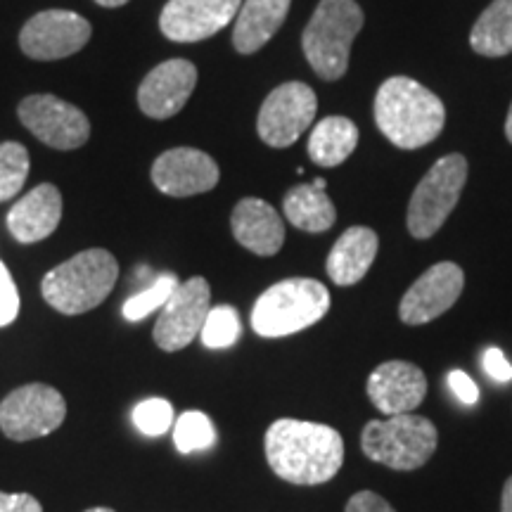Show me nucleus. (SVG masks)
<instances>
[{
  "instance_id": "f257e3e1",
  "label": "nucleus",
  "mask_w": 512,
  "mask_h": 512,
  "mask_svg": "<svg viewBox=\"0 0 512 512\" xmlns=\"http://www.w3.org/2000/svg\"><path fill=\"white\" fill-rule=\"evenodd\" d=\"M266 458L285 482L316 486L330 482L342 470L344 441L335 427L283 418L268 427Z\"/></svg>"
},
{
  "instance_id": "f03ea898",
  "label": "nucleus",
  "mask_w": 512,
  "mask_h": 512,
  "mask_svg": "<svg viewBox=\"0 0 512 512\" xmlns=\"http://www.w3.org/2000/svg\"><path fill=\"white\" fill-rule=\"evenodd\" d=\"M444 121V102L408 76L387 79L375 95V124L401 150L430 145L439 138Z\"/></svg>"
},
{
  "instance_id": "7ed1b4c3",
  "label": "nucleus",
  "mask_w": 512,
  "mask_h": 512,
  "mask_svg": "<svg viewBox=\"0 0 512 512\" xmlns=\"http://www.w3.org/2000/svg\"><path fill=\"white\" fill-rule=\"evenodd\" d=\"M119 278L117 259L107 249H86L55 266L41 283L43 299L64 316H79L110 297Z\"/></svg>"
},
{
  "instance_id": "20e7f679",
  "label": "nucleus",
  "mask_w": 512,
  "mask_h": 512,
  "mask_svg": "<svg viewBox=\"0 0 512 512\" xmlns=\"http://www.w3.org/2000/svg\"><path fill=\"white\" fill-rule=\"evenodd\" d=\"M361 27L363 10L354 0H320L302 36L306 60L320 79L337 81L347 74L351 43Z\"/></svg>"
},
{
  "instance_id": "39448f33",
  "label": "nucleus",
  "mask_w": 512,
  "mask_h": 512,
  "mask_svg": "<svg viewBox=\"0 0 512 512\" xmlns=\"http://www.w3.org/2000/svg\"><path fill=\"white\" fill-rule=\"evenodd\" d=\"M330 309L328 287L311 278H290L256 299L252 328L256 335L275 339L311 328Z\"/></svg>"
},
{
  "instance_id": "423d86ee",
  "label": "nucleus",
  "mask_w": 512,
  "mask_h": 512,
  "mask_svg": "<svg viewBox=\"0 0 512 512\" xmlns=\"http://www.w3.org/2000/svg\"><path fill=\"white\" fill-rule=\"evenodd\" d=\"M439 444L437 427L420 415L403 413L387 420L368 422L361 434L363 453L373 463L392 470H418L434 456Z\"/></svg>"
},
{
  "instance_id": "0eeeda50",
  "label": "nucleus",
  "mask_w": 512,
  "mask_h": 512,
  "mask_svg": "<svg viewBox=\"0 0 512 512\" xmlns=\"http://www.w3.org/2000/svg\"><path fill=\"white\" fill-rule=\"evenodd\" d=\"M467 181V159L446 155L427 171L408 204V230L413 238L427 240L444 226L460 200Z\"/></svg>"
},
{
  "instance_id": "6e6552de",
  "label": "nucleus",
  "mask_w": 512,
  "mask_h": 512,
  "mask_svg": "<svg viewBox=\"0 0 512 512\" xmlns=\"http://www.w3.org/2000/svg\"><path fill=\"white\" fill-rule=\"evenodd\" d=\"M67 415L64 396L48 384H24L0 403V430L12 441H31L55 432Z\"/></svg>"
},
{
  "instance_id": "1a4fd4ad",
  "label": "nucleus",
  "mask_w": 512,
  "mask_h": 512,
  "mask_svg": "<svg viewBox=\"0 0 512 512\" xmlns=\"http://www.w3.org/2000/svg\"><path fill=\"white\" fill-rule=\"evenodd\" d=\"M318 100L311 86L290 81L278 86L261 105L256 131L271 147H290L313 124Z\"/></svg>"
},
{
  "instance_id": "9d476101",
  "label": "nucleus",
  "mask_w": 512,
  "mask_h": 512,
  "mask_svg": "<svg viewBox=\"0 0 512 512\" xmlns=\"http://www.w3.org/2000/svg\"><path fill=\"white\" fill-rule=\"evenodd\" d=\"M91 34L93 29L88 19L76 12L46 10L24 24L22 34H19V46L31 60L53 62L79 53L91 41Z\"/></svg>"
},
{
  "instance_id": "9b49d317",
  "label": "nucleus",
  "mask_w": 512,
  "mask_h": 512,
  "mask_svg": "<svg viewBox=\"0 0 512 512\" xmlns=\"http://www.w3.org/2000/svg\"><path fill=\"white\" fill-rule=\"evenodd\" d=\"M19 121L53 150H76L91 138V121L79 107L55 95H29L19 102Z\"/></svg>"
},
{
  "instance_id": "f8f14e48",
  "label": "nucleus",
  "mask_w": 512,
  "mask_h": 512,
  "mask_svg": "<svg viewBox=\"0 0 512 512\" xmlns=\"http://www.w3.org/2000/svg\"><path fill=\"white\" fill-rule=\"evenodd\" d=\"M211 290L204 278H190L176 287L155 325V342L164 351H181L200 337L209 316Z\"/></svg>"
},
{
  "instance_id": "ddd939ff",
  "label": "nucleus",
  "mask_w": 512,
  "mask_h": 512,
  "mask_svg": "<svg viewBox=\"0 0 512 512\" xmlns=\"http://www.w3.org/2000/svg\"><path fill=\"white\" fill-rule=\"evenodd\" d=\"M242 0H169L159 29L169 41L197 43L226 29L238 17Z\"/></svg>"
},
{
  "instance_id": "4468645a",
  "label": "nucleus",
  "mask_w": 512,
  "mask_h": 512,
  "mask_svg": "<svg viewBox=\"0 0 512 512\" xmlns=\"http://www.w3.org/2000/svg\"><path fill=\"white\" fill-rule=\"evenodd\" d=\"M463 285V268L451 264V261L434 264L403 294L399 306L401 320L406 325H425L439 318L441 313H446L458 302Z\"/></svg>"
},
{
  "instance_id": "2eb2a0df",
  "label": "nucleus",
  "mask_w": 512,
  "mask_h": 512,
  "mask_svg": "<svg viewBox=\"0 0 512 512\" xmlns=\"http://www.w3.org/2000/svg\"><path fill=\"white\" fill-rule=\"evenodd\" d=\"M219 164L195 147H174L152 164V183L169 197H192L216 188Z\"/></svg>"
},
{
  "instance_id": "dca6fc26",
  "label": "nucleus",
  "mask_w": 512,
  "mask_h": 512,
  "mask_svg": "<svg viewBox=\"0 0 512 512\" xmlns=\"http://www.w3.org/2000/svg\"><path fill=\"white\" fill-rule=\"evenodd\" d=\"M197 86V67L188 60H166L145 76L138 105L145 117L171 119L183 110Z\"/></svg>"
},
{
  "instance_id": "f3484780",
  "label": "nucleus",
  "mask_w": 512,
  "mask_h": 512,
  "mask_svg": "<svg viewBox=\"0 0 512 512\" xmlns=\"http://www.w3.org/2000/svg\"><path fill=\"white\" fill-rule=\"evenodd\" d=\"M427 377L408 361H387L368 377V396L384 415L413 413L425 401Z\"/></svg>"
},
{
  "instance_id": "a211bd4d",
  "label": "nucleus",
  "mask_w": 512,
  "mask_h": 512,
  "mask_svg": "<svg viewBox=\"0 0 512 512\" xmlns=\"http://www.w3.org/2000/svg\"><path fill=\"white\" fill-rule=\"evenodd\" d=\"M62 219V195L55 185L43 183L19 200L8 214L12 238L22 245L46 240L55 233Z\"/></svg>"
},
{
  "instance_id": "6ab92c4d",
  "label": "nucleus",
  "mask_w": 512,
  "mask_h": 512,
  "mask_svg": "<svg viewBox=\"0 0 512 512\" xmlns=\"http://www.w3.org/2000/svg\"><path fill=\"white\" fill-rule=\"evenodd\" d=\"M230 228L242 247L259 256L278 254L285 242V226L280 214L271 204L256 197H247L235 204Z\"/></svg>"
},
{
  "instance_id": "aec40b11",
  "label": "nucleus",
  "mask_w": 512,
  "mask_h": 512,
  "mask_svg": "<svg viewBox=\"0 0 512 512\" xmlns=\"http://www.w3.org/2000/svg\"><path fill=\"white\" fill-rule=\"evenodd\" d=\"M292 0H245L235 17L233 46L240 55H254L285 24Z\"/></svg>"
},
{
  "instance_id": "412c9836",
  "label": "nucleus",
  "mask_w": 512,
  "mask_h": 512,
  "mask_svg": "<svg viewBox=\"0 0 512 512\" xmlns=\"http://www.w3.org/2000/svg\"><path fill=\"white\" fill-rule=\"evenodd\" d=\"M377 256V235L366 226H354L342 235L328 256V275L332 283L356 285L370 271Z\"/></svg>"
},
{
  "instance_id": "4be33fe9",
  "label": "nucleus",
  "mask_w": 512,
  "mask_h": 512,
  "mask_svg": "<svg viewBox=\"0 0 512 512\" xmlns=\"http://www.w3.org/2000/svg\"><path fill=\"white\" fill-rule=\"evenodd\" d=\"M325 178H316L309 185H294L283 200L285 219L294 228L306 230V233H325L335 226L337 211L335 204L325 192Z\"/></svg>"
},
{
  "instance_id": "5701e85b",
  "label": "nucleus",
  "mask_w": 512,
  "mask_h": 512,
  "mask_svg": "<svg viewBox=\"0 0 512 512\" xmlns=\"http://www.w3.org/2000/svg\"><path fill=\"white\" fill-rule=\"evenodd\" d=\"M358 145V128L347 117H325L320 124L311 131L309 138V157L313 164L325 166H339L347 162L351 152Z\"/></svg>"
},
{
  "instance_id": "b1692460",
  "label": "nucleus",
  "mask_w": 512,
  "mask_h": 512,
  "mask_svg": "<svg viewBox=\"0 0 512 512\" xmlns=\"http://www.w3.org/2000/svg\"><path fill=\"white\" fill-rule=\"evenodd\" d=\"M470 46L484 57L512 53V0H494L472 27Z\"/></svg>"
},
{
  "instance_id": "393cba45",
  "label": "nucleus",
  "mask_w": 512,
  "mask_h": 512,
  "mask_svg": "<svg viewBox=\"0 0 512 512\" xmlns=\"http://www.w3.org/2000/svg\"><path fill=\"white\" fill-rule=\"evenodd\" d=\"M181 285V280L176 278L174 273H162L152 280L145 290H140L138 294H133L131 299H126L124 304V318L131 320V323H138L150 316L152 311L162 309V306L169 302L171 294L176 292V287Z\"/></svg>"
},
{
  "instance_id": "a878e982",
  "label": "nucleus",
  "mask_w": 512,
  "mask_h": 512,
  "mask_svg": "<svg viewBox=\"0 0 512 512\" xmlns=\"http://www.w3.org/2000/svg\"><path fill=\"white\" fill-rule=\"evenodd\" d=\"M174 444L181 453L207 451L216 444V430L209 415L200 411H188L174 422Z\"/></svg>"
},
{
  "instance_id": "bb28decb",
  "label": "nucleus",
  "mask_w": 512,
  "mask_h": 512,
  "mask_svg": "<svg viewBox=\"0 0 512 512\" xmlns=\"http://www.w3.org/2000/svg\"><path fill=\"white\" fill-rule=\"evenodd\" d=\"M240 313L233 306H214L202 325V344L207 349H228L240 339Z\"/></svg>"
},
{
  "instance_id": "cd10ccee",
  "label": "nucleus",
  "mask_w": 512,
  "mask_h": 512,
  "mask_svg": "<svg viewBox=\"0 0 512 512\" xmlns=\"http://www.w3.org/2000/svg\"><path fill=\"white\" fill-rule=\"evenodd\" d=\"M29 176V152L19 143L0 145V202H8L24 188Z\"/></svg>"
},
{
  "instance_id": "c85d7f7f",
  "label": "nucleus",
  "mask_w": 512,
  "mask_h": 512,
  "mask_svg": "<svg viewBox=\"0 0 512 512\" xmlns=\"http://www.w3.org/2000/svg\"><path fill=\"white\" fill-rule=\"evenodd\" d=\"M131 420L136 430L145 437H162L174 427L176 415L174 406L166 399H145L133 408Z\"/></svg>"
},
{
  "instance_id": "c756f323",
  "label": "nucleus",
  "mask_w": 512,
  "mask_h": 512,
  "mask_svg": "<svg viewBox=\"0 0 512 512\" xmlns=\"http://www.w3.org/2000/svg\"><path fill=\"white\" fill-rule=\"evenodd\" d=\"M19 313V292L15 280L3 261H0V328L10 325Z\"/></svg>"
},
{
  "instance_id": "7c9ffc66",
  "label": "nucleus",
  "mask_w": 512,
  "mask_h": 512,
  "mask_svg": "<svg viewBox=\"0 0 512 512\" xmlns=\"http://www.w3.org/2000/svg\"><path fill=\"white\" fill-rule=\"evenodd\" d=\"M482 366L486 375L494 377L496 382H510L512 380V363L505 358V354L498 347H489L482 356Z\"/></svg>"
},
{
  "instance_id": "2f4dec72",
  "label": "nucleus",
  "mask_w": 512,
  "mask_h": 512,
  "mask_svg": "<svg viewBox=\"0 0 512 512\" xmlns=\"http://www.w3.org/2000/svg\"><path fill=\"white\" fill-rule=\"evenodd\" d=\"M344 512H396V510L384 501L380 494H375V491H358V494L349 498L347 510Z\"/></svg>"
},
{
  "instance_id": "473e14b6",
  "label": "nucleus",
  "mask_w": 512,
  "mask_h": 512,
  "mask_svg": "<svg viewBox=\"0 0 512 512\" xmlns=\"http://www.w3.org/2000/svg\"><path fill=\"white\" fill-rule=\"evenodd\" d=\"M448 387H451V392L456 394L460 401L467 403V406H472V403H477L479 399V389L475 380L467 373H463V370H451V373H448Z\"/></svg>"
},
{
  "instance_id": "72a5a7b5",
  "label": "nucleus",
  "mask_w": 512,
  "mask_h": 512,
  "mask_svg": "<svg viewBox=\"0 0 512 512\" xmlns=\"http://www.w3.org/2000/svg\"><path fill=\"white\" fill-rule=\"evenodd\" d=\"M0 512H43V508L31 494H3L0 491Z\"/></svg>"
},
{
  "instance_id": "f704fd0d",
  "label": "nucleus",
  "mask_w": 512,
  "mask_h": 512,
  "mask_svg": "<svg viewBox=\"0 0 512 512\" xmlns=\"http://www.w3.org/2000/svg\"><path fill=\"white\" fill-rule=\"evenodd\" d=\"M501 512H512V477L503 486V501H501Z\"/></svg>"
},
{
  "instance_id": "c9c22d12",
  "label": "nucleus",
  "mask_w": 512,
  "mask_h": 512,
  "mask_svg": "<svg viewBox=\"0 0 512 512\" xmlns=\"http://www.w3.org/2000/svg\"><path fill=\"white\" fill-rule=\"evenodd\" d=\"M95 3L102 5V8H121V5H126L128 0H95Z\"/></svg>"
},
{
  "instance_id": "e433bc0d",
  "label": "nucleus",
  "mask_w": 512,
  "mask_h": 512,
  "mask_svg": "<svg viewBox=\"0 0 512 512\" xmlns=\"http://www.w3.org/2000/svg\"><path fill=\"white\" fill-rule=\"evenodd\" d=\"M505 138L512 143V105H510V112H508V119H505Z\"/></svg>"
},
{
  "instance_id": "4c0bfd02",
  "label": "nucleus",
  "mask_w": 512,
  "mask_h": 512,
  "mask_svg": "<svg viewBox=\"0 0 512 512\" xmlns=\"http://www.w3.org/2000/svg\"><path fill=\"white\" fill-rule=\"evenodd\" d=\"M86 512H114L112 508H91V510H86Z\"/></svg>"
}]
</instances>
